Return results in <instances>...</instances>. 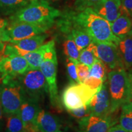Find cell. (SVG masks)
Instances as JSON below:
<instances>
[{"label":"cell","mask_w":132,"mask_h":132,"mask_svg":"<svg viewBox=\"0 0 132 132\" xmlns=\"http://www.w3.org/2000/svg\"><path fill=\"white\" fill-rule=\"evenodd\" d=\"M75 28L82 29L90 36L92 42L118 45L120 39L112 32L111 24L98 15L91 7L80 10L73 17Z\"/></svg>","instance_id":"cell-1"},{"label":"cell","mask_w":132,"mask_h":132,"mask_svg":"<svg viewBox=\"0 0 132 132\" xmlns=\"http://www.w3.org/2000/svg\"><path fill=\"white\" fill-rule=\"evenodd\" d=\"M60 15V11L50 6L47 0H29L11 16V20L51 27Z\"/></svg>","instance_id":"cell-2"},{"label":"cell","mask_w":132,"mask_h":132,"mask_svg":"<svg viewBox=\"0 0 132 132\" xmlns=\"http://www.w3.org/2000/svg\"><path fill=\"white\" fill-rule=\"evenodd\" d=\"M108 85L111 101L110 114H116L122 105L129 101L130 79L126 70L118 67L110 71Z\"/></svg>","instance_id":"cell-3"},{"label":"cell","mask_w":132,"mask_h":132,"mask_svg":"<svg viewBox=\"0 0 132 132\" xmlns=\"http://www.w3.org/2000/svg\"><path fill=\"white\" fill-rule=\"evenodd\" d=\"M23 89L15 78L3 79L0 90V102L4 113L11 115L18 113L25 101Z\"/></svg>","instance_id":"cell-4"},{"label":"cell","mask_w":132,"mask_h":132,"mask_svg":"<svg viewBox=\"0 0 132 132\" xmlns=\"http://www.w3.org/2000/svg\"><path fill=\"white\" fill-rule=\"evenodd\" d=\"M54 45V40L48 42L47 50L44 54V59L39 69L47 81L51 103L54 106H56L58 102L57 86V60Z\"/></svg>","instance_id":"cell-5"},{"label":"cell","mask_w":132,"mask_h":132,"mask_svg":"<svg viewBox=\"0 0 132 132\" xmlns=\"http://www.w3.org/2000/svg\"><path fill=\"white\" fill-rule=\"evenodd\" d=\"M98 90L92 89L82 82H70L62 92V103L67 110L80 108L88 105L92 97Z\"/></svg>","instance_id":"cell-6"},{"label":"cell","mask_w":132,"mask_h":132,"mask_svg":"<svg viewBox=\"0 0 132 132\" xmlns=\"http://www.w3.org/2000/svg\"><path fill=\"white\" fill-rule=\"evenodd\" d=\"M50 28L49 26L28 23L11 21V23L7 24L3 32V41L4 43L27 39L43 34Z\"/></svg>","instance_id":"cell-7"},{"label":"cell","mask_w":132,"mask_h":132,"mask_svg":"<svg viewBox=\"0 0 132 132\" xmlns=\"http://www.w3.org/2000/svg\"><path fill=\"white\" fill-rule=\"evenodd\" d=\"M20 77L19 82L24 92L33 100L39 99L48 92L47 81L40 69H30Z\"/></svg>","instance_id":"cell-8"},{"label":"cell","mask_w":132,"mask_h":132,"mask_svg":"<svg viewBox=\"0 0 132 132\" xmlns=\"http://www.w3.org/2000/svg\"><path fill=\"white\" fill-rule=\"evenodd\" d=\"M87 48L110 70H113L118 67H123L119 56L116 45L106 43L92 42Z\"/></svg>","instance_id":"cell-9"},{"label":"cell","mask_w":132,"mask_h":132,"mask_svg":"<svg viewBox=\"0 0 132 132\" xmlns=\"http://www.w3.org/2000/svg\"><path fill=\"white\" fill-rule=\"evenodd\" d=\"M31 69L27 61L22 56L0 57V75L1 79L15 78Z\"/></svg>","instance_id":"cell-10"},{"label":"cell","mask_w":132,"mask_h":132,"mask_svg":"<svg viewBox=\"0 0 132 132\" xmlns=\"http://www.w3.org/2000/svg\"><path fill=\"white\" fill-rule=\"evenodd\" d=\"M115 116L113 114L103 117L91 115L82 119L78 120L77 132H107L118 122Z\"/></svg>","instance_id":"cell-11"},{"label":"cell","mask_w":132,"mask_h":132,"mask_svg":"<svg viewBox=\"0 0 132 132\" xmlns=\"http://www.w3.org/2000/svg\"><path fill=\"white\" fill-rule=\"evenodd\" d=\"M87 105L89 107L92 115L102 117L111 115V101L108 82H103L101 88L92 97Z\"/></svg>","instance_id":"cell-12"},{"label":"cell","mask_w":132,"mask_h":132,"mask_svg":"<svg viewBox=\"0 0 132 132\" xmlns=\"http://www.w3.org/2000/svg\"><path fill=\"white\" fill-rule=\"evenodd\" d=\"M47 34H38L22 40L9 42V51L12 56H23L26 53L33 52L44 44Z\"/></svg>","instance_id":"cell-13"},{"label":"cell","mask_w":132,"mask_h":132,"mask_svg":"<svg viewBox=\"0 0 132 132\" xmlns=\"http://www.w3.org/2000/svg\"><path fill=\"white\" fill-rule=\"evenodd\" d=\"M91 8L110 24L122 15L121 0H100Z\"/></svg>","instance_id":"cell-14"},{"label":"cell","mask_w":132,"mask_h":132,"mask_svg":"<svg viewBox=\"0 0 132 132\" xmlns=\"http://www.w3.org/2000/svg\"><path fill=\"white\" fill-rule=\"evenodd\" d=\"M39 110L35 100L24 101L21 105L19 114L26 132H39L36 124V118Z\"/></svg>","instance_id":"cell-15"},{"label":"cell","mask_w":132,"mask_h":132,"mask_svg":"<svg viewBox=\"0 0 132 132\" xmlns=\"http://www.w3.org/2000/svg\"><path fill=\"white\" fill-rule=\"evenodd\" d=\"M36 124L39 132H57L60 130L61 125L58 119L43 110L38 112Z\"/></svg>","instance_id":"cell-16"},{"label":"cell","mask_w":132,"mask_h":132,"mask_svg":"<svg viewBox=\"0 0 132 132\" xmlns=\"http://www.w3.org/2000/svg\"><path fill=\"white\" fill-rule=\"evenodd\" d=\"M117 49L120 62L125 70L132 69V35L120 39Z\"/></svg>","instance_id":"cell-17"},{"label":"cell","mask_w":132,"mask_h":132,"mask_svg":"<svg viewBox=\"0 0 132 132\" xmlns=\"http://www.w3.org/2000/svg\"><path fill=\"white\" fill-rule=\"evenodd\" d=\"M110 24L112 32L119 39L132 35V20L127 15L122 14Z\"/></svg>","instance_id":"cell-18"},{"label":"cell","mask_w":132,"mask_h":132,"mask_svg":"<svg viewBox=\"0 0 132 132\" xmlns=\"http://www.w3.org/2000/svg\"><path fill=\"white\" fill-rule=\"evenodd\" d=\"M47 47L48 42L45 44H43L36 50L26 53L23 56L27 61L31 69H39L40 64L44 59V54L47 50Z\"/></svg>","instance_id":"cell-19"},{"label":"cell","mask_w":132,"mask_h":132,"mask_svg":"<svg viewBox=\"0 0 132 132\" xmlns=\"http://www.w3.org/2000/svg\"><path fill=\"white\" fill-rule=\"evenodd\" d=\"M120 108L119 125L127 132H132V103L130 101L126 102Z\"/></svg>","instance_id":"cell-20"},{"label":"cell","mask_w":132,"mask_h":132,"mask_svg":"<svg viewBox=\"0 0 132 132\" xmlns=\"http://www.w3.org/2000/svg\"><path fill=\"white\" fill-rule=\"evenodd\" d=\"M70 35L80 52L86 48L92 42L90 36L82 29L75 28L71 31Z\"/></svg>","instance_id":"cell-21"},{"label":"cell","mask_w":132,"mask_h":132,"mask_svg":"<svg viewBox=\"0 0 132 132\" xmlns=\"http://www.w3.org/2000/svg\"><path fill=\"white\" fill-rule=\"evenodd\" d=\"M64 54L67 56V59H70L72 61L77 64L78 63V57L80 51L76 45L72 36L69 35L63 44Z\"/></svg>","instance_id":"cell-22"},{"label":"cell","mask_w":132,"mask_h":132,"mask_svg":"<svg viewBox=\"0 0 132 132\" xmlns=\"http://www.w3.org/2000/svg\"><path fill=\"white\" fill-rule=\"evenodd\" d=\"M107 66L103 62L97 58L90 67L89 76L100 79L105 82L107 79V75L109 72Z\"/></svg>","instance_id":"cell-23"},{"label":"cell","mask_w":132,"mask_h":132,"mask_svg":"<svg viewBox=\"0 0 132 132\" xmlns=\"http://www.w3.org/2000/svg\"><path fill=\"white\" fill-rule=\"evenodd\" d=\"M6 128L7 132H26L19 111L9 116L7 119Z\"/></svg>","instance_id":"cell-24"},{"label":"cell","mask_w":132,"mask_h":132,"mask_svg":"<svg viewBox=\"0 0 132 132\" xmlns=\"http://www.w3.org/2000/svg\"><path fill=\"white\" fill-rule=\"evenodd\" d=\"M29 0H0V8L9 12L23 7Z\"/></svg>","instance_id":"cell-25"},{"label":"cell","mask_w":132,"mask_h":132,"mask_svg":"<svg viewBox=\"0 0 132 132\" xmlns=\"http://www.w3.org/2000/svg\"><path fill=\"white\" fill-rule=\"evenodd\" d=\"M96 59L97 57L95 56L93 53L86 47L80 51L78 57V62L90 67Z\"/></svg>","instance_id":"cell-26"},{"label":"cell","mask_w":132,"mask_h":132,"mask_svg":"<svg viewBox=\"0 0 132 132\" xmlns=\"http://www.w3.org/2000/svg\"><path fill=\"white\" fill-rule=\"evenodd\" d=\"M67 111L72 117L78 120L92 115L91 111L88 105H84L80 108L75 109V110H67Z\"/></svg>","instance_id":"cell-27"},{"label":"cell","mask_w":132,"mask_h":132,"mask_svg":"<svg viewBox=\"0 0 132 132\" xmlns=\"http://www.w3.org/2000/svg\"><path fill=\"white\" fill-rule=\"evenodd\" d=\"M66 65H67V72L68 77L70 80V82L72 83H79L78 76L77 73V68H76V63L67 59L66 61Z\"/></svg>","instance_id":"cell-28"},{"label":"cell","mask_w":132,"mask_h":132,"mask_svg":"<svg viewBox=\"0 0 132 132\" xmlns=\"http://www.w3.org/2000/svg\"><path fill=\"white\" fill-rule=\"evenodd\" d=\"M76 68H77V73L79 81L82 83L84 81L89 77L90 67L85 64L78 62L76 64Z\"/></svg>","instance_id":"cell-29"},{"label":"cell","mask_w":132,"mask_h":132,"mask_svg":"<svg viewBox=\"0 0 132 132\" xmlns=\"http://www.w3.org/2000/svg\"><path fill=\"white\" fill-rule=\"evenodd\" d=\"M103 81L102 80L98 78H94L93 77H90L89 76L86 80L84 81L82 83H84L87 86H89L90 88L92 89H95L98 90L101 88V87L103 85Z\"/></svg>","instance_id":"cell-30"},{"label":"cell","mask_w":132,"mask_h":132,"mask_svg":"<svg viewBox=\"0 0 132 132\" xmlns=\"http://www.w3.org/2000/svg\"><path fill=\"white\" fill-rule=\"evenodd\" d=\"M100 0H76L75 6L79 11L87 7H92Z\"/></svg>","instance_id":"cell-31"},{"label":"cell","mask_w":132,"mask_h":132,"mask_svg":"<svg viewBox=\"0 0 132 132\" xmlns=\"http://www.w3.org/2000/svg\"><path fill=\"white\" fill-rule=\"evenodd\" d=\"M122 14H125L132 18V0H121Z\"/></svg>","instance_id":"cell-32"},{"label":"cell","mask_w":132,"mask_h":132,"mask_svg":"<svg viewBox=\"0 0 132 132\" xmlns=\"http://www.w3.org/2000/svg\"><path fill=\"white\" fill-rule=\"evenodd\" d=\"M7 21L4 19H0V52H2L4 48V43L3 41V34L4 29L7 25Z\"/></svg>","instance_id":"cell-33"},{"label":"cell","mask_w":132,"mask_h":132,"mask_svg":"<svg viewBox=\"0 0 132 132\" xmlns=\"http://www.w3.org/2000/svg\"><path fill=\"white\" fill-rule=\"evenodd\" d=\"M107 132H127L120 125H115L111 127Z\"/></svg>","instance_id":"cell-34"},{"label":"cell","mask_w":132,"mask_h":132,"mask_svg":"<svg viewBox=\"0 0 132 132\" xmlns=\"http://www.w3.org/2000/svg\"><path fill=\"white\" fill-rule=\"evenodd\" d=\"M129 79H130V96L129 101L132 103V73H129Z\"/></svg>","instance_id":"cell-35"},{"label":"cell","mask_w":132,"mask_h":132,"mask_svg":"<svg viewBox=\"0 0 132 132\" xmlns=\"http://www.w3.org/2000/svg\"><path fill=\"white\" fill-rule=\"evenodd\" d=\"M1 118H2V106L0 102V120H1Z\"/></svg>","instance_id":"cell-36"},{"label":"cell","mask_w":132,"mask_h":132,"mask_svg":"<svg viewBox=\"0 0 132 132\" xmlns=\"http://www.w3.org/2000/svg\"><path fill=\"white\" fill-rule=\"evenodd\" d=\"M48 2H56V1H58V0H47Z\"/></svg>","instance_id":"cell-37"},{"label":"cell","mask_w":132,"mask_h":132,"mask_svg":"<svg viewBox=\"0 0 132 132\" xmlns=\"http://www.w3.org/2000/svg\"><path fill=\"white\" fill-rule=\"evenodd\" d=\"M57 132H64V131H61V130H59V131H58Z\"/></svg>","instance_id":"cell-38"},{"label":"cell","mask_w":132,"mask_h":132,"mask_svg":"<svg viewBox=\"0 0 132 132\" xmlns=\"http://www.w3.org/2000/svg\"><path fill=\"white\" fill-rule=\"evenodd\" d=\"M0 79H1V75H0Z\"/></svg>","instance_id":"cell-39"}]
</instances>
